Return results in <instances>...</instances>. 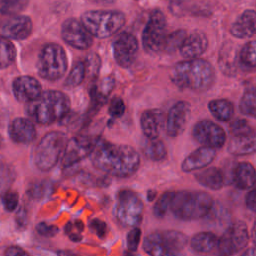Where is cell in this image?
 Returning <instances> with one entry per match:
<instances>
[{"mask_svg":"<svg viewBox=\"0 0 256 256\" xmlns=\"http://www.w3.org/2000/svg\"><path fill=\"white\" fill-rule=\"evenodd\" d=\"M212 206L213 198L209 193L182 190L173 193L169 210L176 218L191 221L206 216Z\"/></svg>","mask_w":256,"mask_h":256,"instance_id":"cell-4","label":"cell"},{"mask_svg":"<svg viewBox=\"0 0 256 256\" xmlns=\"http://www.w3.org/2000/svg\"><path fill=\"white\" fill-rule=\"evenodd\" d=\"M16 58V49L13 43L0 35V69L10 66Z\"/></svg>","mask_w":256,"mask_h":256,"instance_id":"cell-31","label":"cell"},{"mask_svg":"<svg viewBox=\"0 0 256 256\" xmlns=\"http://www.w3.org/2000/svg\"><path fill=\"white\" fill-rule=\"evenodd\" d=\"M245 204L246 207L252 211L256 213V181L255 183L249 188L248 193L246 194L245 197Z\"/></svg>","mask_w":256,"mask_h":256,"instance_id":"cell-45","label":"cell"},{"mask_svg":"<svg viewBox=\"0 0 256 256\" xmlns=\"http://www.w3.org/2000/svg\"><path fill=\"white\" fill-rule=\"evenodd\" d=\"M138 47V41L133 34H119L113 42V55L117 64L123 68L129 67L136 59Z\"/></svg>","mask_w":256,"mask_h":256,"instance_id":"cell-16","label":"cell"},{"mask_svg":"<svg viewBox=\"0 0 256 256\" xmlns=\"http://www.w3.org/2000/svg\"><path fill=\"white\" fill-rule=\"evenodd\" d=\"M97 140V138L90 136H76L68 140L62 154V166L71 167L90 156Z\"/></svg>","mask_w":256,"mask_h":256,"instance_id":"cell-13","label":"cell"},{"mask_svg":"<svg viewBox=\"0 0 256 256\" xmlns=\"http://www.w3.org/2000/svg\"><path fill=\"white\" fill-rule=\"evenodd\" d=\"M217 236L209 231L199 232L193 235L190 240L191 248L198 253H208L217 247Z\"/></svg>","mask_w":256,"mask_h":256,"instance_id":"cell-28","label":"cell"},{"mask_svg":"<svg viewBox=\"0 0 256 256\" xmlns=\"http://www.w3.org/2000/svg\"><path fill=\"white\" fill-rule=\"evenodd\" d=\"M89 226L91 230L100 238H103L107 234V225L106 223L101 219H92L89 222Z\"/></svg>","mask_w":256,"mask_h":256,"instance_id":"cell-44","label":"cell"},{"mask_svg":"<svg viewBox=\"0 0 256 256\" xmlns=\"http://www.w3.org/2000/svg\"><path fill=\"white\" fill-rule=\"evenodd\" d=\"M191 107L186 101H179L175 103L169 110L166 121V133L170 137H177L185 130L186 125L190 119Z\"/></svg>","mask_w":256,"mask_h":256,"instance_id":"cell-17","label":"cell"},{"mask_svg":"<svg viewBox=\"0 0 256 256\" xmlns=\"http://www.w3.org/2000/svg\"><path fill=\"white\" fill-rule=\"evenodd\" d=\"M90 159L95 168L115 177H129L140 166L138 152L129 145L98 139Z\"/></svg>","mask_w":256,"mask_h":256,"instance_id":"cell-1","label":"cell"},{"mask_svg":"<svg viewBox=\"0 0 256 256\" xmlns=\"http://www.w3.org/2000/svg\"><path fill=\"white\" fill-rule=\"evenodd\" d=\"M67 140L60 131H51L45 134L35 147L33 161L41 171L51 170L63 154Z\"/></svg>","mask_w":256,"mask_h":256,"instance_id":"cell-7","label":"cell"},{"mask_svg":"<svg viewBox=\"0 0 256 256\" xmlns=\"http://www.w3.org/2000/svg\"><path fill=\"white\" fill-rule=\"evenodd\" d=\"M249 239L246 224L242 221H235L220 236L216 248L220 256H233L247 246Z\"/></svg>","mask_w":256,"mask_h":256,"instance_id":"cell-11","label":"cell"},{"mask_svg":"<svg viewBox=\"0 0 256 256\" xmlns=\"http://www.w3.org/2000/svg\"><path fill=\"white\" fill-rule=\"evenodd\" d=\"M58 256H79V255L72 253L70 251H67V250H60V251H58Z\"/></svg>","mask_w":256,"mask_h":256,"instance_id":"cell-50","label":"cell"},{"mask_svg":"<svg viewBox=\"0 0 256 256\" xmlns=\"http://www.w3.org/2000/svg\"><path fill=\"white\" fill-rule=\"evenodd\" d=\"M4 256H31L27 251L18 246H9L5 252Z\"/></svg>","mask_w":256,"mask_h":256,"instance_id":"cell-46","label":"cell"},{"mask_svg":"<svg viewBox=\"0 0 256 256\" xmlns=\"http://www.w3.org/2000/svg\"><path fill=\"white\" fill-rule=\"evenodd\" d=\"M240 256H256V243L254 246L244 250Z\"/></svg>","mask_w":256,"mask_h":256,"instance_id":"cell-49","label":"cell"},{"mask_svg":"<svg viewBox=\"0 0 256 256\" xmlns=\"http://www.w3.org/2000/svg\"><path fill=\"white\" fill-rule=\"evenodd\" d=\"M61 36L64 42L76 49L85 50L93 44V36L83 23L75 18H69L63 22Z\"/></svg>","mask_w":256,"mask_h":256,"instance_id":"cell-14","label":"cell"},{"mask_svg":"<svg viewBox=\"0 0 256 256\" xmlns=\"http://www.w3.org/2000/svg\"><path fill=\"white\" fill-rule=\"evenodd\" d=\"M68 59L63 47L57 43H48L40 51L37 63L39 75L46 80L60 79L66 72Z\"/></svg>","mask_w":256,"mask_h":256,"instance_id":"cell-8","label":"cell"},{"mask_svg":"<svg viewBox=\"0 0 256 256\" xmlns=\"http://www.w3.org/2000/svg\"><path fill=\"white\" fill-rule=\"evenodd\" d=\"M192 136L202 146L213 149L221 148L226 142L224 129L211 120L198 121L192 128Z\"/></svg>","mask_w":256,"mask_h":256,"instance_id":"cell-12","label":"cell"},{"mask_svg":"<svg viewBox=\"0 0 256 256\" xmlns=\"http://www.w3.org/2000/svg\"><path fill=\"white\" fill-rule=\"evenodd\" d=\"M141 239V230L138 227H133L127 234L126 243L130 252H135L138 249Z\"/></svg>","mask_w":256,"mask_h":256,"instance_id":"cell-39","label":"cell"},{"mask_svg":"<svg viewBox=\"0 0 256 256\" xmlns=\"http://www.w3.org/2000/svg\"><path fill=\"white\" fill-rule=\"evenodd\" d=\"M173 193L174 192H172V191H167V192L163 193L158 198V200L156 201V203L154 204V207H153V212L156 217L162 218L163 216H165L166 212L170 208V203H171Z\"/></svg>","mask_w":256,"mask_h":256,"instance_id":"cell-36","label":"cell"},{"mask_svg":"<svg viewBox=\"0 0 256 256\" xmlns=\"http://www.w3.org/2000/svg\"><path fill=\"white\" fill-rule=\"evenodd\" d=\"M108 112L113 118L121 117L125 112L124 101L120 97H114L109 104Z\"/></svg>","mask_w":256,"mask_h":256,"instance_id":"cell-40","label":"cell"},{"mask_svg":"<svg viewBox=\"0 0 256 256\" xmlns=\"http://www.w3.org/2000/svg\"><path fill=\"white\" fill-rule=\"evenodd\" d=\"M29 0H0V12L14 15L25 8Z\"/></svg>","mask_w":256,"mask_h":256,"instance_id":"cell-37","label":"cell"},{"mask_svg":"<svg viewBox=\"0 0 256 256\" xmlns=\"http://www.w3.org/2000/svg\"><path fill=\"white\" fill-rule=\"evenodd\" d=\"M239 61L249 69L256 68V40L247 42L239 52Z\"/></svg>","mask_w":256,"mask_h":256,"instance_id":"cell-33","label":"cell"},{"mask_svg":"<svg viewBox=\"0 0 256 256\" xmlns=\"http://www.w3.org/2000/svg\"><path fill=\"white\" fill-rule=\"evenodd\" d=\"M10 138L19 144L31 143L36 138V129L33 122L26 118L14 119L8 128Z\"/></svg>","mask_w":256,"mask_h":256,"instance_id":"cell-21","label":"cell"},{"mask_svg":"<svg viewBox=\"0 0 256 256\" xmlns=\"http://www.w3.org/2000/svg\"><path fill=\"white\" fill-rule=\"evenodd\" d=\"M254 129L245 119H236L230 124V132L232 136L245 135L253 132Z\"/></svg>","mask_w":256,"mask_h":256,"instance_id":"cell-38","label":"cell"},{"mask_svg":"<svg viewBox=\"0 0 256 256\" xmlns=\"http://www.w3.org/2000/svg\"><path fill=\"white\" fill-rule=\"evenodd\" d=\"M171 79L181 89L204 92L213 85L215 72L208 61L194 58L177 63L172 69Z\"/></svg>","mask_w":256,"mask_h":256,"instance_id":"cell-2","label":"cell"},{"mask_svg":"<svg viewBox=\"0 0 256 256\" xmlns=\"http://www.w3.org/2000/svg\"><path fill=\"white\" fill-rule=\"evenodd\" d=\"M211 114L219 121H229L234 115V105L226 99H215L208 103Z\"/></svg>","mask_w":256,"mask_h":256,"instance_id":"cell-29","label":"cell"},{"mask_svg":"<svg viewBox=\"0 0 256 256\" xmlns=\"http://www.w3.org/2000/svg\"><path fill=\"white\" fill-rule=\"evenodd\" d=\"M227 150L230 154L244 156L256 153V131L245 135L232 136L228 142Z\"/></svg>","mask_w":256,"mask_h":256,"instance_id":"cell-24","label":"cell"},{"mask_svg":"<svg viewBox=\"0 0 256 256\" xmlns=\"http://www.w3.org/2000/svg\"><path fill=\"white\" fill-rule=\"evenodd\" d=\"M33 24L28 16L8 15L0 21V35L9 40H24L32 34Z\"/></svg>","mask_w":256,"mask_h":256,"instance_id":"cell-15","label":"cell"},{"mask_svg":"<svg viewBox=\"0 0 256 256\" xmlns=\"http://www.w3.org/2000/svg\"><path fill=\"white\" fill-rule=\"evenodd\" d=\"M0 145H1V137H0Z\"/></svg>","mask_w":256,"mask_h":256,"instance_id":"cell-53","label":"cell"},{"mask_svg":"<svg viewBox=\"0 0 256 256\" xmlns=\"http://www.w3.org/2000/svg\"><path fill=\"white\" fill-rule=\"evenodd\" d=\"M186 36L187 35L184 30H178L170 35H167L163 50L167 52H174L176 49H179Z\"/></svg>","mask_w":256,"mask_h":256,"instance_id":"cell-35","label":"cell"},{"mask_svg":"<svg viewBox=\"0 0 256 256\" xmlns=\"http://www.w3.org/2000/svg\"><path fill=\"white\" fill-rule=\"evenodd\" d=\"M239 110L244 115L256 118V87L244 92L239 102Z\"/></svg>","mask_w":256,"mask_h":256,"instance_id":"cell-32","label":"cell"},{"mask_svg":"<svg viewBox=\"0 0 256 256\" xmlns=\"http://www.w3.org/2000/svg\"><path fill=\"white\" fill-rule=\"evenodd\" d=\"M70 100L66 94L57 90L42 92L36 99L26 103V113L34 122L52 124L67 115Z\"/></svg>","mask_w":256,"mask_h":256,"instance_id":"cell-3","label":"cell"},{"mask_svg":"<svg viewBox=\"0 0 256 256\" xmlns=\"http://www.w3.org/2000/svg\"><path fill=\"white\" fill-rule=\"evenodd\" d=\"M215 149L201 146L184 158L181 164V169L183 172H192L195 170L203 169L215 159Z\"/></svg>","mask_w":256,"mask_h":256,"instance_id":"cell-19","label":"cell"},{"mask_svg":"<svg viewBox=\"0 0 256 256\" xmlns=\"http://www.w3.org/2000/svg\"><path fill=\"white\" fill-rule=\"evenodd\" d=\"M188 243V237L177 230H159L148 234L143 249L150 256H181Z\"/></svg>","mask_w":256,"mask_h":256,"instance_id":"cell-5","label":"cell"},{"mask_svg":"<svg viewBox=\"0 0 256 256\" xmlns=\"http://www.w3.org/2000/svg\"><path fill=\"white\" fill-rule=\"evenodd\" d=\"M36 231L41 236L53 237L58 233V227L47 224L46 222H40L36 225Z\"/></svg>","mask_w":256,"mask_h":256,"instance_id":"cell-43","label":"cell"},{"mask_svg":"<svg viewBox=\"0 0 256 256\" xmlns=\"http://www.w3.org/2000/svg\"><path fill=\"white\" fill-rule=\"evenodd\" d=\"M239 59L237 48L234 44L225 43L219 53V68L227 75H234L237 70V61Z\"/></svg>","mask_w":256,"mask_h":256,"instance_id":"cell-27","label":"cell"},{"mask_svg":"<svg viewBox=\"0 0 256 256\" xmlns=\"http://www.w3.org/2000/svg\"><path fill=\"white\" fill-rule=\"evenodd\" d=\"M27 211L25 208H20L18 211H17V214H16V223H17V226L18 227H25L26 224H27V221H28V217H27Z\"/></svg>","mask_w":256,"mask_h":256,"instance_id":"cell-47","label":"cell"},{"mask_svg":"<svg viewBox=\"0 0 256 256\" xmlns=\"http://www.w3.org/2000/svg\"><path fill=\"white\" fill-rule=\"evenodd\" d=\"M230 33L240 39H247L256 35V11L245 10L232 24Z\"/></svg>","mask_w":256,"mask_h":256,"instance_id":"cell-23","label":"cell"},{"mask_svg":"<svg viewBox=\"0 0 256 256\" xmlns=\"http://www.w3.org/2000/svg\"><path fill=\"white\" fill-rule=\"evenodd\" d=\"M148 195L149 197H147L150 201H152L155 197H156V192L155 191H148Z\"/></svg>","mask_w":256,"mask_h":256,"instance_id":"cell-52","label":"cell"},{"mask_svg":"<svg viewBox=\"0 0 256 256\" xmlns=\"http://www.w3.org/2000/svg\"><path fill=\"white\" fill-rule=\"evenodd\" d=\"M85 76H86L85 64H84V62L78 61L74 64L70 73L66 77L64 86L66 88H74L83 82Z\"/></svg>","mask_w":256,"mask_h":256,"instance_id":"cell-34","label":"cell"},{"mask_svg":"<svg viewBox=\"0 0 256 256\" xmlns=\"http://www.w3.org/2000/svg\"><path fill=\"white\" fill-rule=\"evenodd\" d=\"M81 22L92 36L107 38L123 27L125 15L115 10H90L82 14Z\"/></svg>","mask_w":256,"mask_h":256,"instance_id":"cell-6","label":"cell"},{"mask_svg":"<svg viewBox=\"0 0 256 256\" xmlns=\"http://www.w3.org/2000/svg\"><path fill=\"white\" fill-rule=\"evenodd\" d=\"M196 181L211 190H219L225 183L224 172L217 167H208L195 174Z\"/></svg>","mask_w":256,"mask_h":256,"instance_id":"cell-26","label":"cell"},{"mask_svg":"<svg viewBox=\"0 0 256 256\" xmlns=\"http://www.w3.org/2000/svg\"><path fill=\"white\" fill-rule=\"evenodd\" d=\"M231 181L240 190L249 189L256 181L254 166L249 162L238 163L231 173Z\"/></svg>","mask_w":256,"mask_h":256,"instance_id":"cell-25","label":"cell"},{"mask_svg":"<svg viewBox=\"0 0 256 256\" xmlns=\"http://www.w3.org/2000/svg\"><path fill=\"white\" fill-rule=\"evenodd\" d=\"M85 64V69H86V74H89L91 76H95L98 73V70L100 68V58L97 54H90L87 59Z\"/></svg>","mask_w":256,"mask_h":256,"instance_id":"cell-41","label":"cell"},{"mask_svg":"<svg viewBox=\"0 0 256 256\" xmlns=\"http://www.w3.org/2000/svg\"><path fill=\"white\" fill-rule=\"evenodd\" d=\"M143 211V202L135 192L130 189L118 192L113 213L122 226L136 227L142 221Z\"/></svg>","mask_w":256,"mask_h":256,"instance_id":"cell-9","label":"cell"},{"mask_svg":"<svg viewBox=\"0 0 256 256\" xmlns=\"http://www.w3.org/2000/svg\"><path fill=\"white\" fill-rule=\"evenodd\" d=\"M166 118L159 109L145 110L140 116V126L147 139H156L164 127Z\"/></svg>","mask_w":256,"mask_h":256,"instance_id":"cell-20","label":"cell"},{"mask_svg":"<svg viewBox=\"0 0 256 256\" xmlns=\"http://www.w3.org/2000/svg\"><path fill=\"white\" fill-rule=\"evenodd\" d=\"M142 153L149 160L160 161L166 157L167 149L160 139H148L142 147Z\"/></svg>","mask_w":256,"mask_h":256,"instance_id":"cell-30","label":"cell"},{"mask_svg":"<svg viewBox=\"0 0 256 256\" xmlns=\"http://www.w3.org/2000/svg\"><path fill=\"white\" fill-rule=\"evenodd\" d=\"M166 18L162 11L155 9L151 12L142 33V45L149 54H156L163 50L166 39Z\"/></svg>","mask_w":256,"mask_h":256,"instance_id":"cell-10","label":"cell"},{"mask_svg":"<svg viewBox=\"0 0 256 256\" xmlns=\"http://www.w3.org/2000/svg\"><path fill=\"white\" fill-rule=\"evenodd\" d=\"M12 90L15 98L23 103H28L36 99L42 93L39 81L28 75H22L15 78L12 84Z\"/></svg>","mask_w":256,"mask_h":256,"instance_id":"cell-18","label":"cell"},{"mask_svg":"<svg viewBox=\"0 0 256 256\" xmlns=\"http://www.w3.org/2000/svg\"><path fill=\"white\" fill-rule=\"evenodd\" d=\"M251 238L253 240L254 243H256V220L253 224V227H252V230H251Z\"/></svg>","mask_w":256,"mask_h":256,"instance_id":"cell-51","label":"cell"},{"mask_svg":"<svg viewBox=\"0 0 256 256\" xmlns=\"http://www.w3.org/2000/svg\"><path fill=\"white\" fill-rule=\"evenodd\" d=\"M2 203L7 211L13 212L18 205V194L14 191L5 192L2 197Z\"/></svg>","mask_w":256,"mask_h":256,"instance_id":"cell-42","label":"cell"},{"mask_svg":"<svg viewBox=\"0 0 256 256\" xmlns=\"http://www.w3.org/2000/svg\"><path fill=\"white\" fill-rule=\"evenodd\" d=\"M208 47V39L203 32L195 31L187 35L182 42L179 51L185 58L194 59L201 56Z\"/></svg>","mask_w":256,"mask_h":256,"instance_id":"cell-22","label":"cell"},{"mask_svg":"<svg viewBox=\"0 0 256 256\" xmlns=\"http://www.w3.org/2000/svg\"><path fill=\"white\" fill-rule=\"evenodd\" d=\"M45 189H46V186L43 183H37V184L32 185V187L29 189V193H30L31 197L39 198L44 194Z\"/></svg>","mask_w":256,"mask_h":256,"instance_id":"cell-48","label":"cell"}]
</instances>
